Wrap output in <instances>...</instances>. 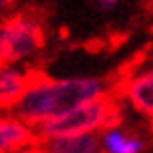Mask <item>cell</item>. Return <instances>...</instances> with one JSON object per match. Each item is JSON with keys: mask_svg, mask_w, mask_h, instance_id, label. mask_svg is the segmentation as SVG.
Masks as SVG:
<instances>
[{"mask_svg": "<svg viewBox=\"0 0 153 153\" xmlns=\"http://www.w3.org/2000/svg\"><path fill=\"white\" fill-rule=\"evenodd\" d=\"M115 85L103 76H46L38 73L12 113L34 129L89 101L113 95Z\"/></svg>", "mask_w": 153, "mask_h": 153, "instance_id": "6da1fadb", "label": "cell"}, {"mask_svg": "<svg viewBox=\"0 0 153 153\" xmlns=\"http://www.w3.org/2000/svg\"><path fill=\"white\" fill-rule=\"evenodd\" d=\"M117 123H121V99L113 93L107 97L89 101L59 119H53L36 127V135L38 141H46V139L65 137V135L101 133L103 129Z\"/></svg>", "mask_w": 153, "mask_h": 153, "instance_id": "7a4b0ae2", "label": "cell"}, {"mask_svg": "<svg viewBox=\"0 0 153 153\" xmlns=\"http://www.w3.org/2000/svg\"><path fill=\"white\" fill-rule=\"evenodd\" d=\"M45 46V28L32 12H12L0 20V65H24Z\"/></svg>", "mask_w": 153, "mask_h": 153, "instance_id": "3957f363", "label": "cell"}, {"mask_svg": "<svg viewBox=\"0 0 153 153\" xmlns=\"http://www.w3.org/2000/svg\"><path fill=\"white\" fill-rule=\"evenodd\" d=\"M115 95L127 103L135 113L153 123V59L141 56V61L127 67L121 81L115 85Z\"/></svg>", "mask_w": 153, "mask_h": 153, "instance_id": "277c9868", "label": "cell"}, {"mask_svg": "<svg viewBox=\"0 0 153 153\" xmlns=\"http://www.w3.org/2000/svg\"><path fill=\"white\" fill-rule=\"evenodd\" d=\"M38 73L28 65H0V111H14Z\"/></svg>", "mask_w": 153, "mask_h": 153, "instance_id": "5b68a950", "label": "cell"}, {"mask_svg": "<svg viewBox=\"0 0 153 153\" xmlns=\"http://www.w3.org/2000/svg\"><path fill=\"white\" fill-rule=\"evenodd\" d=\"M38 143L36 129L12 111H0V153H16Z\"/></svg>", "mask_w": 153, "mask_h": 153, "instance_id": "8992f818", "label": "cell"}, {"mask_svg": "<svg viewBox=\"0 0 153 153\" xmlns=\"http://www.w3.org/2000/svg\"><path fill=\"white\" fill-rule=\"evenodd\" d=\"M103 153H143L147 141L141 135L129 131L123 123L111 125L99 133Z\"/></svg>", "mask_w": 153, "mask_h": 153, "instance_id": "52a82bcc", "label": "cell"}, {"mask_svg": "<svg viewBox=\"0 0 153 153\" xmlns=\"http://www.w3.org/2000/svg\"><path fill=\"white\" fill-rule=\"evenodd\" d=\"M46 153H103L99 133H83V135H65L40 141Z\"/></svg>", "mask_w": 153, "mask_h": 153, "instance_id": "ba28073f", "label": "cell"}, {"mask_svg": "<svg viewBox=\"0 0 153 153\" xmlns=\"http://www.w3.org/2000/svg\"><path fill=\"white\" fill-rule=\"evenodd\" d=\"M16 2H18V0H0V20H4L6 16L12 14Z\"/></svg>", "mask_w": 153, "mask_h": 153, "instance_id": "9c48e42d", "label": "cell"}, {"mask_svg": "<svg viewBox=\"0 0 153 153\" xmlns=\"http://www.w3.org/2000/svg\"><path fill=\"white\" fill-rule=\"evenodd\" d=\"M119 0H97V6L103 10V12H111L113 8H117Z\"/></svg>", "mask_w": 153, "mask_h": 153, "instance_id": "30bf717a", "label": "cell"}, {"mask_svg": "<svg viewBox=\"0 0 153 153\" xmlns=\"http://www.w3.org/2000/svg\"><path fill=\"white\" fill-rule=\"evenodd\" d=\"M16 153H46V151H45V147L40 145V141H38V143H34L30 147H24V149H20V151H16Z\"/></svg>", "mask_w": 153, "mask_h": 153, "instance_id": "8fae6325", "label": "cell"}, {"mask_svg": "<svg viewBox=\"0 0 153 153\" xmlns=\"http://www.w3.org/2000/svg\"><path fill=\"white\" fill-rule=\"evenodd\" d=\"M145 4H147L149 8H153V0H145Z\"/></svg>", "mask_w": 153, "mask_h": 153, "instance_id": "7c38bea8", "label": "cell"}]
</instances>
